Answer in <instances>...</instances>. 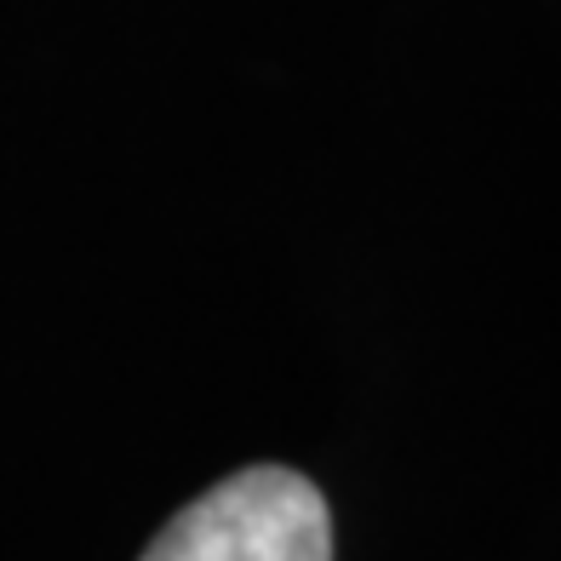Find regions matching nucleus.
Instances as JSON below:
<instances>
[{
    "label": "nucleus",
    "mask_w": 561,
    "mask_h": 561,
    "mask_svg": "<svg viewBox=\"0 0 561 561\" xmlns=\"http://www.w3.org/2000/svg\"><path fill=\"white\" fill-rule=\"evenodd\" d=\"M138 561H333V516L310 476L252 465L178 510Z\"/></svg>",
    "instance_id": "obj_1"
}]
</instances>
